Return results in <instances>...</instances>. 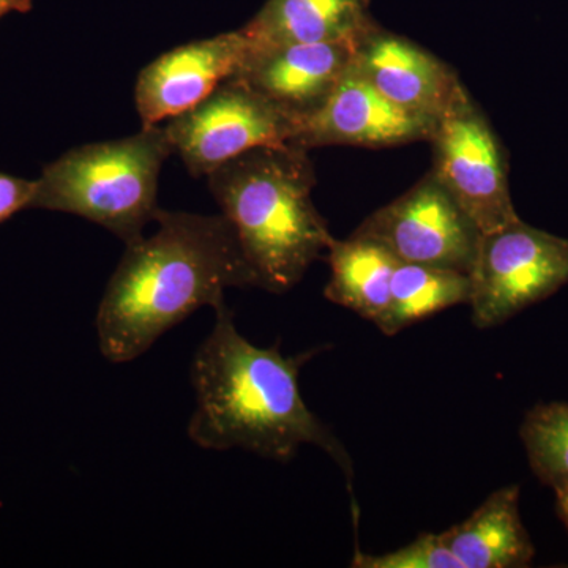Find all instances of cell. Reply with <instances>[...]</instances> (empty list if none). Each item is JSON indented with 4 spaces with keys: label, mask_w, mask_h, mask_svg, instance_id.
Wrapping results in <instances>:
<instances>
[{
    "label": "cell",
    "mask_w": 568,
    "mask_h": 568,
    "mask_svg": "<svg viewBox=\"0 0 568 568\" xmlns=\"http://www.w3.org/2000/svg\"><path fill=\"white\" fill-rule=\"evenodd\" d=\"M327 253L332 275L325 298L379 327L387 315L392 278L399 261L386 246L354 234L345 241L334 239Z\"/></svg>",
    "instance_id": "9a60e30c"
},
{
    "label": "cell",
    "mask_w": 568,
    "mask_h": 568,
    "mask_svg": "<svg viewBox=\"0 0 568 568\" xmlns=\"http://www.w3.org/2000/svg\"><path fill=\"white\" fill-rule=\"evenodd\" d=\"M556 499H558V514L559 518L562 519L564 525L568 529V493H564V495H556Z\"/></svg>",
    "instance_id": "44dd1931"
},
{
    "label": "cell",
    "mask_w": 568,
    "mask_h": 568,
    "mask_svg": "<svg viewBox=\"0 0 568 568\" xmlns=\"http://www.w3.org/2000/svg\"><path fill=\"white\" fill-rule=\"evenodd\" d=\"M308 152L291 142L261 145L207 175L257 287L272 294L301 283L335 239L313 203L316 173Z\"/></svg>",
    "instance_id": "3957f363"
},
{
    "label": "cell",
    "mask_w": 568,
    "mask_h": 568,
    "mask_svg": "<svg viewBox=\"0 0 568 568\" xmlns=\"http://www.w3.org/2000/svg\"><path fill=\"white\" fill-rule=\"evenodd\" d=\"M354 568H462L440 534H420L405 547L384 555H366L355 549Z\"/></svg>",
    "instance_id": "ac0fdd59"
},
{
    "label": "cell",
    "mask_w": 568,
    "mask_h": 568,
    "mask_svg": "<svg viewBox=\"0 0 568 568\" xmlns=\"http://www.w3.org/2000/svg\"><path fill=\"white\" fill-rule=\"evenodd\" d=\"M173 153L162 123L71 149L44 166L31 209L73 213L132 244L155 222L160 171Z\"/></svg>",
    "instance_id": "277c9868"
},
{
    "label": "cell",
    "mask_w": 568,
    "mask_h": 568,
    "mask_svg": "<svg viewBox=\"0 0 568 568\" xmlns=\"http://www.w3.org/2000/svg\"><path fill=\"white\" fill-rule=\"evenodd\" d=\"M33 0H0V18L18 11V13H28L32 9Z\"/></svg>",
    "instance_id": "ffe728a7"
},
{
    "label": "cell",
    "mask_w": 568,
    "mask_h": 568,
    "mask_svg": "<svg viewBox=\"0 0 568 568\" xmlns=\"http://www.w3.org/2000/svg\"><path fill=\"white\" fill-rule=\"evenodd\" d=\"M36 181L0 173V224L24 209H31Z\"/></svg>",
    "instance_id": "d6986e66"
},
{
    "label": "cell",
    "mask_w": 568,
    "mask_h": 568,
    "mask_svg": "<svg viewBox=\"0 0 568 568\" xmlns=\"http://www.w3.org/2000/svg\"><path fill=\"white\" fill-rule=\"evenodd\" d=\"M478 328L507 323L568 284V239L523 222L484 234L470 272Z\"/></svg>",
    "instance_id": "8992f818"
},
{
    "label": "cell",
    "mask_w": 568,
    "mask_h": 568,
    "mask_svg": "<svg viewBox=\"0 0 568 568\" xmlns=\"http://www.w3.org/2000/svg\"><path fill=\"white\" fill-rule=\"evenodd\" d=\"M159 230L126 245L99 313L103 357L126 364L201 306L226 305L230 287H257L252 267L224 215L160 209Z\"/></svg>",
    "instance_id": "6da1fadb"
},
{
    "label": "cell",
    "mask_w": 568,
    "mask_h": 568,
    "mask_svg": "<svg viewBox=\"0 0 568 568\" xmlns=\"http://www.w3.org/2000/svg\"><path fill=\"white\" fill-rule=\"evenodd\" d=\"M354 43H308L252 48L234 77L298 122L327 103L353 63Z\"/></svg>",
    "instance_id": "7c38bea8"
},
{
    "label": "cell",
    "mask_w": 568,
    "mask_h": 568,
    "mask_svg": "<svg viewBox=\"0 0 568 568\" xmlns=\"http://www.w3.org/2000/svg\"><path fill=\"white\" fill-rule=\"evenodd\" d=\"M298 126L297 119L233 74L163 129L190 174L207 178L241 153L290 142Z\"/></svg>",
    "instance_id": "52a82bcc"
},
{
    "label": "cell",
    "mask_w": 568,
    "mask_h": 568,
    "mask_svg": "<svg viewBox=\"0 0 568 568\" xmlns=\"http://www.w3.org/2000/svg\"><path fill=\"white\" fill-rule=\"evenodd\" d=\"M473 280L448 268L399 263L392 278L390 304L379 324L384 335L395 336L426 317L457 305H469Z\"/></svg>",
    "instance_id": "2e32d148"
},
{
    "label": "cell",
    "mask_w": 568,
    "mask_h": 568,
    "mask_svg": "<svg viewBox=\"0 0 568 568\" xmlns=\"http://www.w3.org/2000/svg\"><path fill=\"white\" fill-rule=\"evenodd\" d=\"M529 465L556 495L568 493V403L530 409L519 428Z\"/></svg>",
    "instance_id": "e0dca14e"
},
{
    "label": "cell",
    "mask_w": 568,
    "mask_h": 568,
    "mask_svg": "<svg viewBox=\"0 0 568 568\" xmlns=\"http://www.w3.org/2000/svg\"><path fill=\"white\" fill-rule=\"evenodd\" d=\"M432 173L484 234L518 222L506 151L487 115L462 85L429 138Z\"/></svg>",
    "instance_id": "5b68a950"
},
{
    "label": "cell",
    "mask_w": 568,
    "mask_h": 568,
    "mask_svg": "<svg viewBox=\"0 0 568 568\" xmlns=\"http://www.w3.org/2000/svg\"><path fill=\"white\" fill-rule=\"evenodd\" d=\"M440 537L462 568H523L536 555L519 515L517 485L497 489L469 518Z\"/></svg>",
    "instance_id": "5bb4252c"
},
{
    "label": "cell",
    "mask_w": 568,
    "mask_h": 568,
    "mask_svg": "<svg viewBox=\"0 0 568 568\" xmlns=\"http://www.w3.org/2000/svg\"><path fill=\"white\" fill-rule=\"evenodd\" d=\"M376 24L368 0H267L241 32L252 48L357 44Z\"/></svg>",
    "instance_id": "4fadbf2b"
},
{
    "label": "cell",
    "mask_w": 568,
    "mask_h": 568,
    "mask_svg": "<svg viewBox=\"0 0 568 568\" xmlns=\"http://www.w3.org/2000/svg\"><path fill=\"white\" fill-rule=\"evenodd\" d=\"M353 234L386 246L399 263L469 275L484 237L432 171L390 204L366 216Z\"/></svg>",
    "instance_id": "ba28073f"
},
{
    "label": "cell",
    "mask_w": 568,
    "mask_h": 568,
    "mask_svg": "<svg viewBox=\"0 0 568 568\" xmlns=\"http://www.w3.org/2000/svg\"><path fill=\"white\" fill-rule=\"evenodd\" d=\"M435 129L436 123L388 102L351 63L327 103L298 126L290 142L306 151L325 145L396 148L428 142Z\"/></svg>",
    "instance_id": "9c48e42d"
},
{
    "label": "cell",
    "mask_w": 568,
    "mask_h": 568,
    "mask_svg": "<svg viewBox=\"0 0 568 568\" xmlns=\"http://www.w3.org/2000/svg\"><path fill=\"white\" fill-rule=\"evenodd\" d=\"M246 51L248 41L239 29L164 52L138 77L134 100L141 125H160L200 103L233 77Z\"/></svg>",
    "instance_id": "8fae6325"
},
{
    "label": "cell",
    "mask_w": 568,
    "mask_h": 568,
    "mask_svg": "<svg viewBox=\"0 0 568 568\" xmlns=\"http://www.w3.org/2000/svg\"><path fill=\"white\" fill-rule=\"evenodd\" d=\"M353 69L388 102L432 123L443 118L463 85L433 52L379 24L355 44Z\"/></svg>",
    "instance_id": "30bf717a"
},
{
    "label": "cell",
    "mask_w": 568,
    "mask_h": 568,
    "mask_svg": "<svg viewBox=\"0 0 568 568\" xmlns=\"http://www.w3.org/2000/svg\"><path fill=\"white\" fill-rule=\"evenodd\" d=\"M315 354L284 357L276 346L253 345L235 328L226 305L215 310V325L190 368L196 392L190 439L205 450L244 448L280 463L310 444L342 467L351 491L354 469L345 446L306 406L298 388L302 366Z\"/></svg>",
    "instance_id": "7a4b0ae2"
}]
</instances>
